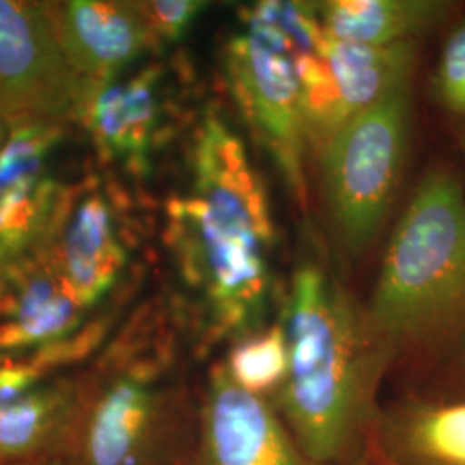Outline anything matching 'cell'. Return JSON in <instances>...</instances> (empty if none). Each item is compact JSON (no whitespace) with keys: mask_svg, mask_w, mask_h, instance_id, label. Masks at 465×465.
<instances>
[{"mask_svg":"<svg viewBox=\"0 0 465 465\" xmlns=\"http://www.w3.org/2000/svg\"><path fill=\"white\" fill-rule=\"evenodd\" d=\"M284 331L290 367L271 405L312 460L359 465L381 419L378 390L391 353L366 309L312 264L295 272Z\"/></svg>","mask_w":465,"mask_h":465,"instance_id":"1","label":"cell"},{"mask_svg":"<svg viewBox=\"0 0 465 465\" xmlns=\"http://www.w3.org/2000/svg\"><path fill=\"white\" fill-rule=\"evenodd\" d=\"M169 242L184 278L205 299L221 334L262 330L269 307L272 223L247 150L221 117L200 121L190 192L167 205Z\"/></svg>","mask_w":465,"mask_h":465,"instance_id":"2","label":"cell"},{"mask_svg":"<svg viewBox=\"0 0 465 465\" xmlns=\"http://www.w3.org/2000/svg\"><path fill=\"white\" fill-rule=\"evenodd\" d=\"M367 319L393 361L450 357L465 341V190L426 173L391 236Z\"/></svg>","mask_w":465,"mask_h":465,"instance_id":"3","label":"cell"},{"mask_svg":"<svg viewBox=\"0 0 465 465\" xmlns=\"http://www.w3.org/2000/svg\"><path fill=\"white\" fill-rule=\"evenodd\" d=\"M195 432L182 400L147 362L82 381L57 457L66 465H183Z\"/></svg>","mask_w":465,"mask_h":465,"instance_id":"4","label":"cell"},{"mask_svg":"<svg viewBox=\"0 0 465 465\" xmlns=\"http://www.w3.org/2000/svg\"><path fill=\"white\" fill-rule=\"evenodd\" d=\"M245 26L224 50L228 82L253 134L282 169L293 195L303 202V155L309 140L295 67V55L303 47L269 2L250 7Z\"/></svg>","mask_w":465,"mask_h":465,"instance_id":"5","label":"cell"},{"mask_svg":"<svg viewBox=\"0 0 465 465\" xmlns=\"http://www.w3.org/2000/svg\"><path fill=\"white\" fill-rule=\"evenodd\" d=\"M411 90L403 84L350 119L321 149L324 188L341 240L362 250L380 232L405 161Z\"/></svg>","mask_w":465,"mask_h":465,"instance_id":"6","label":"cell"},{"mask_svg":"<svg viewBox=\"0 0 465 465\" xmlns=\"http://www.w3.org/2000/svg\"><path fill=\"white\" fill-rule=\"evenodd\" d=\"M417 42L369 47L326 35L295 57L309 143L319 149L350 119L409 84Z\"/></svg>","mask_w":465,"mask_h":465,"instance_id":"7","label":"cell"},{"mask_svg":"<svg viewBox=\"0 0 465 465\" xmlns=\"http://www.w3.org/2000/svg\"><path fill=\"white\" fill-rule=\"evenodd\" d=\"M82 90L57 40L49 4L0 0L2 114L11 124H64L76 117Z\"/></svg>","mask_w":465,"mask_h":465,"instance_id":"8","label":"cell"},{"mask_svg":"<svg viewBox=\"0 0 465 465\" xmlns=\"http://www.w3.org/2000/svg\"><path fill=\"white\" fill-rule=\"evenodd\" d=\"M64 124L19 121L0 153V267L54 236L67 197L52 171Z\"/></svg>","mask_w":465,"mask_h":465,"instance_id":"9","label":"cell"},{"mask_svg":"<svg viewBox=\"0 0 465 465\" xmlns=\"http://www.w3.org/2000/svg\"><path fill=\"white\" fill-rule=\"evenodd\" d=\"M183 465H321L284 426L271 401L252 395L217 366Z\"/></svg>","mask_w":465,"mask_h":465,"instance_id":"10","label":"cell"},{"mask_svg":"<svg viewBox=\"0 0 465 465\" xmlns=\"http://www.w3.org/2000/svg\"><path fill=\"white\" fill-rule=\"evenodd\" d=\"M86 312L67 290L54 236L0 267V355L52 347L80 331Z\"/></svg>","mask_w":465,"mask_h":465,"instance_id":"11","label":"cell"},{"mask_svg":"<svg viewBox=\"0 0 465 465\" xmlns=\"http://www.w3.org/2000/svg\"><path fill=\"white\" fill-rule=\"evenodd\" d=\"M49 9L61 49L84 90L119 80L155 42L140 2L69 0L49 4Z\"/></svg>","mask_w":465,"mask_h":465,"instance_id":"12","label":"cell"},{"mask_svg":"<svg viewBox=\"0 0 465 465\" xmlns=\"http://www.w3.org/2000/svg\"><path fill=\"white\" fill-rule=\"evenodd\" d=\"M76 119L102 159L143 174L161 124V73L145 67L113 84L84 88Z\"/></svg>","mask_w":465,"mask_h":465,"instance_id":"13","label":"cell"},{"mask_svg":"<svg viewBox=\"0 0 465 465\" xmlns=\"http://www.w3.org/2000/svg\"><path fill=\"white\" fill-rule=\"evenodd\" d=\"M54 247L67 290L84 311L109 295L126 266L113 209L95 188L66 200Z\"/></svg>","mask_w":465,"mask_h":465,"instance_id":"14","label":"cell"},{"mask_svg":"<svg viewBox=\"0 0 465 465\" xmlns=\"http://www.w3.org/2000/svg\"><path fill=\"white\" fill-rule=\"evenodd\" d=\"M374 441L390 465H465V397L405 400L382 412Z\"/></svg>","mask_w":465,"mask_h":465,"instance_id":"15","label":"cell"},{"mask_svg":"<svg viewBox=\"0 0 465 465\" xmlns=\"http://www.w3.org/2000/svg\"><path fill=\"white\" fill-rule=\"evenodd\" d=\"M82 381H44L0 405V465L57 457L74 417Z\"/></svg>","mask_w":465,"mask_h":465,"instance_id":"16","label":"cell"},{"mask_svg":"<svg viewBox=\"0 0 465 465\" xmlns=\"http://www.w3.org/2000/svg\"><path fill=\"white\" fill-rule=\"evenodd\" d=\"M317 7L326 35L369 47L416 40L450 11L440 0H328Z\"/></svg>","mask_w":465,"mask_h":465,"instance_id":"17","label":"cell"},{"mask_svg":"<svg viewBox=\"0 0 465 465\" xmlns=\"http://www.w3.org/2000/svg\"><path fill=\"white\" fill-rule=\"evenodd\" d=\"M223 366L232 381L252 395L266 400L276 395L290 367L284 324L262 328L236 340Z\"/></svg>","mask_w":465,"mask_h":465,"instance_id":"18","label":"cell"},{"mask_svg":"<svg viewBox=\"0 0 465 465\" xmlns=\"http://www.w3.org/2000/svg\"><path fill=\"white\" fill-rule=\"evenodd\" d=\"M434 94L449 113L465 117V21L453 28L441 50L434 73Z\"/></svg>","mask_w":465,"mask_h":465,"instance_id":"19","label":"cell"},{"mask_svg":"<svg viewBox=\"0 0 465 465\" xmlns=\"http://www.w3.org/2000/svg\"><path fill=\"white\" fill-rule=\"evenodd\" d=\"M140 5L155 42H178L207 9L202 0H152Z\"/></svg>","mask_w":465,"mask_h":465,"instance_id":"20","label":"cell"},{"mask_svg":"<svg viewBox=\"0 0 465 465\" xmlns=\"http://www.w3.org/2000/svg\"><path fill=\"white\" fill-rule=\"evenodd\" d=\"M434 395L465 397V341L450 355L445 384Z\"/></svg>","mask_w":465,"mask_h":465,"instance_id":"21","label":"cell"},{"mask_svg":"<svg viewBox=\"0 0 465 465\" xmlns=\"http://www.w3.org/2000/svg\"><path fill=\"white\" fill-rule=\"evenodd\" d=\"M11 128H13L11 121L4 116L2 111H0V153H2V150L5 147V142H7V138H9Z\"/></svg>","mask_w":465,"mask_h":465,"instance_id":"22","label":"cell"},{"mask_svg":"<svg viewBox=\"0 0 465 465\" xmlns=\"http://www.w3.org/2000/svg\"><path fill=\"white\" fill-rule=\"evenodd\" d=\"M15 465H66L64 460H61L59 457H44V459H35V460H28V462H21V464Z\"/></svg>","mask_w":465,"mask_h":465,"instance_id":"23","label":"cell"},{"mask_svg":"<svg viewBox=\"0 0 465 465\" xmlns=\"http://www.w3.org/2000/svg\"><path fill=\"white\" fill-rule=\"evenodd\" d=\"M460 145H462V150H464V155H465V136L462 138V142H460Z\"/></svg>","mask_w":465,"mask_h":465,"instance_id":"24","label":"cell"}]
</instances>
